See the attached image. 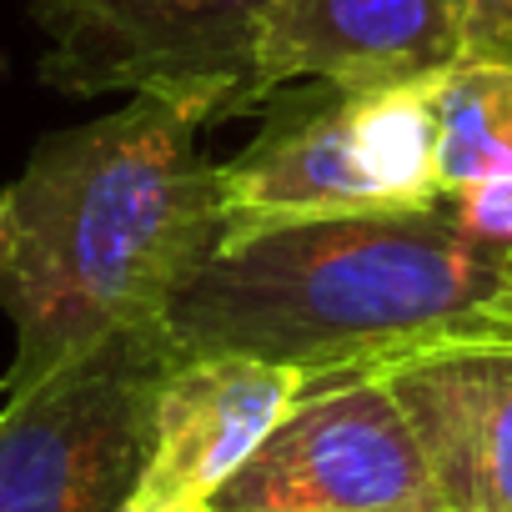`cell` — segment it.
I'll list each match as a JSON object with an SVG mask.
<instances>
[{
    "instance_id": "9a60e30c",
    "label": "cell",
    "mask_w": 512,
    "mask_h": 512,
    "mask_svg": "<svg viewBox=\"0 0 512 512\" xmlns=\"http://www.w3.org/2000/svg\"><path fill=\"white\" fill-rule=\"evenodd\" d=\"M0 397H6V387H0Z\"/></svg>"
},
{
    "instance_id": "7a4b0ae2",
    "label": "cell",
    "mask_w": 512,
    "mask_h": 512,
    "mask_svg": "<svg viewBox=\"0 0 512 512\" xmlns=\"http://www.w3.org/2000/svg\"><path fill=\"white\" fill-rule=\"evenodd\" d=\"M176 352L372 372L447 342H512V262L447 211H367L221 236L166 307Z\"/></svg>"
},
{
    "instance_id": "8fae6325",
    "label": "cell",
    "mask_w": 512,
    "mask_h": 512,
    "mask_svg": "<svg viewBox=\"0 0 512 512\" xmlns=\"http://www.w3.org/2000/svg\"><path fill=\"white\" fill-rule=\"evenodd\" d=\"M437 206L447 211V221L472 246H482L497 262H512V176H492V181L442 191Z\"/></svg>"
},
{
    "instance_id": "ba28073f",
    "label": "cell",
    "mask_w": 512,
    "mask_h": 512,
    "mask_svg": "<svg viewBox=\"0 0 512 512\" xmlns=\"http://www.w3.org/2000/svg\"><path fill=\"white\" fill-rule=\"evenodd\" d=\"M462 46L467 0H272L256 36V101L267 106L292 81H437L462 61Z\"/></svg>"
},
{
    "instance_id": "30bf717a",
    "label": "cell",
    "mask_w": 512,
    "mask_h": 512,
    "mask_svg": "<svg viewBox=\"0 0 512 512\" xmlns=\"http://www.w3.org/2000/svg\"><path fill=\"white\" fill-rule=\"evenodd\" d=\"M432 121L442 191L512 176V66L457 61L442 71L432 81Z\"/></svg>"
},
{
    "instance_id": "4fadbf2b",
    "label": "cell",
    "mask_w": 512,
    "mask_h": 512,
    "mask_svg": "<svg viewBox=\"0 0 512 512\" xmlns=\"http://www.w3.org/2000/svg\"><path fill=\"white\" fill-rule=\"evenodd\" d=\"M6 262H11V196L0 191V277H6Z\"/></svg>"
},
{
    "instance_id": "6da1fadb",
    "label": "cell",
    "mask_w": 512,
    "mask_h": 512,
    "mask_svg": "<svg viewBox=\"0 0 512 512\" xmlns=\"http://www.w3.org/2000/svg\"><path fill=\"white\" fill-rule=\"evenodd\" d=\"M211 116L171 96H131L101 121L46 136L11 196L0 307L16 322L6 392L71 357L166 327L176 287L216 246Z\"/></svg>"
},
{
    "instance_id": "5bb4252c",
    "label": "cell",
    "mask_w": 512,
    "mask_h": 512,
    "mask_svg": "<svg viewBox=\"0 0 512 512\" xmlns=\"http://www.w3.org/2000/svg\"><path fill=\"white\" fill-rule=\"evenodd\" d=\"M372 512H442V507H372Z\"/></svg>"
},
{
    "instance_id": "52a82bcc",
    "label": "cell",
    "mask_w": 512,
    "mask_h": 512,
    "mask_svg": "<svg viewBox=\"0 0 512 512\" xmlns=\"http://www.w3.org/2000/svg\"><path fill=\"white\" fill-rule=\"evenodd\" d=\"M312 387L317 372L307 367L246 352H181L161 377L151 452L121 512H201Z\"/></svg>"
},
{
    "instance_id": "277c9868",
    "label": "cell",
    "mask_w": 512,
    "mask_h": 512,
    "mask_svg": "<svg viewBox=\"0 0 512 512\" xmlns=\"http://www.w3.org/2000/svg\"><path fill=\"white\" fill-rule=\"evenodd\" d=\"M176 357L166 327L126 332L0 397V512H121Z\"/></svg>"
},
{
    "instance_id": "7c38bea8",
    "label": "cell",
    "mask_w": 512,
    "mask_h": 512,
    "mask_svg": "<svg viewBox=\"0 0 512 512\" xmlns=\"http://www.w3.org/2000/svg\"><path fill=\"white\" fill-rule=\"evenodd\" d=\"M462 61L512 66V0H467V46Z\"/></svg>"
},
{
    "instance_id": "9c48e42d",
    "label": "cell",
    "mask_w": 512,
    "mask_h": 512,
    "mask_svg": "<svg viewBox=\"0 0 512 512\" xmlns=\"http://www.w3.org/2000/svg\"><path fill=\"white\" fill-rule=\"evenodd\" d=\"M367 377L402 402L442 512H512V342H447Z\"/></svg>"
},
{
    "instance_id": "8992f818",
    "label": "cell",
    "mask_w": 512,
    "mask_h": 512,
    "mask_svg": "<svg viewBox=\"0 0 512 512\" xmlns=\"http://www.w3.org/2000/svg\"><path fill=\"white\" fill-rule=\"evenodd\" d=\"M437 507L422 442L367 372H327L201 512H372Z\"/></svg>"
},
{
    "instance_id": "5b68a950",
    "label": "cell",
    "mask_w": 512,
    "mask_h": 512,
    "mask_svg": "<svg viewBox=\"0 0 512 512\" xmlns=\"http://www.w3.org/2000/svg\"><path fill=\"white\" fill-rule=\"evenodd\" d=\"M41 76L66 96H171L211 121L256 116V36L272 0H31Z\"/></svg>"
},
{
    "instance_id": "3957f363",
    "label": "cell",
    "mask_w": 512,
    "mask_h": 512,
    "mask_svg": "<svg viewBox=\"0 0 512 512\" xmlns=\"http://www.w3.org/2000/svg\"><path fill=\"white\" fill-rule=\"evenodd\" d=\"M256 116H262V131L231 161H216L221 236H251L327 216L417 211L442 191L432 81H292L272 91Z\"/></svg>"
}]
</instances>
